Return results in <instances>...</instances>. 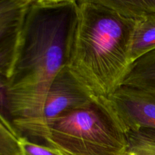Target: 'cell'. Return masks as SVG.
<instances>
[{
	"instance_id": "obj_2",
	"label": "cell",
	"mask_w": 155,
	"mask_h": 155,
	"mask_svg": "<svg viewBox=\"0 0 155 155\" xmlns=\"http://www.w3.org/2000/svg\"><path fill=\"white\" fill-rule=\"evenodd\" d=\"M69 64L97 98H107L122 86L131 62L136 23L101 0H78Z\"/></svg>"
},
{
	"instance_id": "obj_13",
	"label": "cell",
	"mask_w": 155,
	"mask_h": 155,
	"mask_svg": "<svg viewBox=\"0 0 155 155\" xmlns=\"http://www.w3.org/2000/svg\"><path fill=\"white\" fill-rule=\"evenodd\" d=\"M23 155H64L46 145L33 142L25 137H19Z\"/></svg>"
},
{
	"instance_id": "obj_8",
	"label": "cell",
	"mask_w": 155,
	"mask_h": 155,
	"mask_svg": "<svg viewBox=\"0 0 155 155\" xmlns=\"http://www.w3.org/2000/svg\"><path fill=\"white\" fill-rule=\"evenodd\" d=\"M155 50V15L136 23L130 59L131 64L147 53Z\"/></svg>"
},
{
	"instance_id": "obj_6",
	"label": "cell",
	"mask_w": 155,
	"mask_h": 155,
	"mask_svg": "<svg viewBox=\"0 0 155 155\" xmlns=\"http://www.w3.org/2000/svg\"><path fill=\"white\" fill-rule=\"evenodd\" d=\"M31 0H0V75H12L24 15Z\"/></svg>"
},
{
	"instance_id": "obj_1",
	"label": "cell",
	"mask_w": 155,
	"mask_h": 155,
	"mask_svg": "<svg viewBox=\"0 0 155 155\" xmlns=\"http://www.w3.org/2000/svg\"><path fill=\"white\" fill-rule=\"evenodd\" d=\"M77 12L76 0H31L27 7L8 79L11 114L18 136L40 119L50 84L69 64Z\"/></svg>"
},
{
	"instance_id": "obj_4",
	"label": "cell",
	"mask_w": 155,
	"mask_h": 155,
	"mask_svg": "<svg viewBox=\"0 0 155 155\" xmlns=\"http://www.w3.org/2000/svg\"><path fill=\"white\" fill-rule=\"evenodd\" d=\"M95 98L70 67H64L48 87L40 119L24 129L20 133L19 137L30 138L38 128L47 122L84 107Z\"/></svg>"
},
{
	"instance_id": "obj_5",
	"label": "cell",
	"mask_w": 155,
	"mask_h": 155,
	"mask_svg": "<svg viewBox=\"0 0 155 155\" xmlns=\"http://www.w3.org/2000/svg\"><path fill=\"white\" fill-rule=\"evenodd\" d=\"M107 101L126 133L155 130V92L121 86Z\"/></svg>"
},
{
	"instance_id": "obj_9",
	"label": "cell",
	"mask_w": 155,
	"mask_h": 155,
	"mask_svg": "<svg viewBox=\"0 0 155 155\" xmlns=\"http://www.w3.org/2000/svg\"><path fill=\"white\" fill-rule=\"evenodd\" d=\"M127 19L137 23L155 15V0H101Z\"/></svg>"
},
{
	"instance_id": "obj_7",
	"label": "cell",
	"mask_w": 155,
	"mask_h": 155,
	"mask_svg": "<svg viewBox=\"0 0 155 155\" xmlns=\"http://www.w3.org/2000/svg\"><path fill=\"white\" fill-rule=\"evenodd\" d=\"M122 86L155 92V50L130 64Z\"/></svg>"
},
{
	"instance_id": "obj_11",
	"label": "cell",
	"mask_w": 155,
	"mask_h": 155,
	"mask_svg": "<svg viewBox=\"0 0 155 155\" xmlns=\"http://www.w3.org/2000/svg\"><path fill=\"white\" fill-rule=\"evenodd\" d=\"M0 155H23L19 136L0 117Z\"/></svg>"
},
{
	"instance_id": "obj_3",
	"label": "cell",
	"mask_w": 155,
	"mask_h": 155,
	"mask_svg": "<svg viewBox=\"0 0 155 155\" xmlns=\"http://www.w3.org/2000/svg\"><path fill=\"white\" fill-rule=\"evenodd\" d=\"M64 155H125L127 133L106 98L64 114L38 128L30 138Z\"/></svg>"
},
{
	"instance_id": "obj_10",
	"label": "cell",
	"mask_w": 155,
	"mask_h": 155,
	"mask_svg": "<svg viewBox=\"0 0 155 155\" xmlns=\"http://www.w3.org/2000/svg\"><path fill=\"white\" fill-rule=\"evenodd\" d=\"M125 155H155V130L141 129L127 133Z\"/></svg>"
},
{
	"instance_id": "obj_12",
	"label": "cell",
	"mask_w": 155,
	"mask_h": 155,
	"mask_svg": "<svg viewBox=\"0 0 155 155\" xmlns=\"http://www.w3.org/2000/svg\"><path fill=\"white\" fill-rule=\"evenodd\" d=\"M8 87V79L4 76L0 75V117L6 124L16 133L14 128L13 120L11 114Z\"/></svg>"
}]
</instances>
